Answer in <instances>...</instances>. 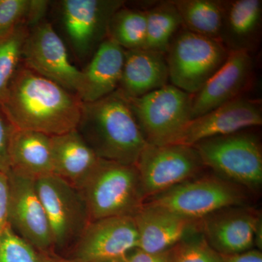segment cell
I'll use <instances>...</instances> for the list:
<instances>
[{
	"mask_svg": "<svg viewBox=\"0 0 262 262\" xmlns=\"http://www.w3.org/2000/svg\"><path fill=\"white\" fill-rule=\"evenodd\" d=\"M82 104L77 95L29 70L22 62L0 100L15 128L50 136L75 130Z\"/></svg>",
	"mask_w": 262,
	"mask_h": 262,
	"instance_id": "obj_1",
	"label": "cell"
},
{
	"mask_svg": "<svg viewBox=\"0 0 262 262\" xmlns=\"http://www.w3.org/2000/svg\"><path fill=\"white\" fill-rule=\"evenodd\" d=\"M76 130L100 159L135 165L147 144L126 98L117 90L83 103Z\"/></svg>",
	"mask_w": 262,
	"mask_h": 262,
	"instance_id": "obj_2",
	"label": "cell"
},
{
	"mask_svg": "<svg viewBox=\"0 0 262 262\" xmlns=\"http://www.w3.org/2000/svg\"><path fill=\"white\" fill-rule=\"evenodd\" d=\"M78 191L90 221L134 215L146 201L135 165L99 159Z\"/></svg>",
	"mask_w": 262,
	"mask_h": 262,
	"instance_id": "obj_3",
	"label": "cell"
},
{
	"mask_svg": "<svg viewBox=\"0 0 262 262\" xmlns=\"http://www.w3.org/2000/svg\"><path fill=\"white\" fill-rule=\"evenodd\" d=\"M206 168L251 192L262 185V148L257 136L244 130L210 138L192 146Z\"/></svg>",
	"mask_w": 262,
	"mask_h": 262,
	"instance_id": "obj_4",
	"label": "cell"
},
{
	"mask_svg": "<svg viewBox=\"0 0 262 262\" xmlns=\"http://www.w3.org/2000/svg\"><path fill=\"white\" fill-rule=\"evenodd\" d=\"M248 192L214 173L201 174L145 202L198 222L227 207L248 206Z\"/></svg>",
	"mask_w": 262,
	"mask_h": 262,
	"instance_id": "obj_5",
	"label": "cell"
},
{
	"mask_svg": "<svg viewBox=\"0 0 262 262\" xmlns=\"http://www.w3.org/2000/svg\"><path fill=\"white\" fill-rule=\"evenodd\" d=\"M125 98L148 144H173L192 120L193 95L171 84L140 97Z\"/></svg>",
	"mask_w": 262,
	"mask_h": 262,
	"instance_id": "obj_6",
	"label": "cell"
},
{
	"mask_svg": "<svg viewBox=\"0 0 262 262\" xmlns=\"http://www.w3.org/2000/svg\"><path fill=\"white\" fill-rule=\"evenodd\" d=\"M229 53L218 41L186 29L179 31L165 54L169 80L184 92L195 94L220 70Z\"/></svg>",
	"mask_w": 262,
	"mask_h": 262,
	"instance_id": "obj_7",
	"label": "cell"
},
{
	"mask_svg": "<svg viewBox=\"0 0 262 262\" xmlns=\"http://www.w3.org/2000/svg\"><path fill=\"white\" fill-rule=\"evenodd\" d=\"M35 183L49 222L53 253H71L91 222L83 198L78 189L53 174Z\"/></svg>",
	"mask_w": 262,
	"mask_h": 262,
	"instance_id": "obj_8",
	"label": "cell"
},
{
	"mask_svg": "<svg viewBox=\"0 0 262 262\" xmlns=\"http://www.w3.org/2000/svg\"><path fill=\"white\" fill-rule=\"evenodd\" d=\"M146 201L201 175L205 166L193 146L146 144L135 164Z\"/></svg>",
	"mask_w": 262,
	"mask_h": 262,
	"instance_id": "obj_9",
	"label": "cell"
},
{
	"mask_svg": "<svg viewBox=\"0 0 262 262\" xmlns=\"http://www.w3.org/2000/svg\"><path fill=\"white\" fill-rule=\"evenodd\" d=\"M56 5L67 42L76 58L83 62L106 39L110 19L125 1L62 0Z\"/></svg>",
	"mask_w": 262,
	"mask_h": 262,
	"instance_id": "obj_10",
	"label": "cell"
},
{
	"mask_svg": "<svg viewBox=\"0 0 262 262\" xmlns=\"http://www.w3.org/2000/svg\"><path fill=\"white\" fill-rule=\"evenodd\" d=\"M24 66L77 95L82 72L72 63L64 41L50 22L29 29L22 51Z\"/></svg>",
	"mask_w": 262,
	"mask_h": 262,
	"instance_id": "obj_11",
	"label": "cell"
},
{
	"mask_svg": "<svg viewBox=\"0 0 262 262\" xmlns=\"http://www.w3.org/2000/svg\"><path fill=\"white\" fill-rule=\"evenodd\" d=\"M261 213L248 206H230L198 221V228L212 249L220 255L261 251Z\"/></svg>",
	"mask_w": 262,
	"mask_h": 262,
	"instance_id": "obj_12",
	"label": "cell"
},
{
	"mask_svg": "<svg viewBox=\"0 0 262 262\" xmlns=\"http://www.w3.org/2000/svg\"><path fill=\"white\" fill-rule=\"evenodd\" d=\"M139 236L132 215L91 221L71 251L75 262H107L122 259L138 247Z\"/></svg>",
	"mask_w": 262,
	"mask_h": 262,
	"instance_id": "obj_13",
	"label": "cell"
},
{
	"mask_svg": "<svg viewBox=\"0 0 262 262\" xmlns=\"http://www.w3.org/2000/svg\"><path fill=\"white\" fill-rule=\"evenodd\" d=\"M9 224L15 233L42 253H53L46 210L35 180L9 171Z\"/></svg>",
	"mask_w": 262,
	"mask_h": 262,
	"instance_id": "obj_14",
	"label": "cell"
},
{
	"mask_svg": "<svg viewBox=\"0 0 262 262\" xmlns=\"http://www.w3.org/2000/svg\"><path fill=\"white\" fill-rule=\"evenodd\" d=\"M261 125V102L241 97L191 120L171 144L192 146L205 139Z\"/></svg>",
	"mask_w": 262,
	"mask_h": 262,
	"instance_id": "obj_15",
	"label": "cell"
},
{
	"mask_svg": "<svg viewBox=\"0 0 262 262\" xmlns=\"http://www.w3.org/2000/svg\"><path fill=\"white\" fill-rule=\"evenodd\" d=\"M254 63L251 53L230 51L224 64L193 95L192 120L243 97L253 82Z\"/></svg>",
	"mask_w": 262,
	"mask_h": 262,
	"instance_id": "obj_16",
	"label": "cell"
},
{
	"mask_svg": "<svg viewBox=\"0 0 262 262\" xmlns=\"http://www.w3.org/2000/svg\"><path fill=\"white\" fill-rule=\"evenodd\" d=\"M137 229L138 248L159 253L174 247L189 234L199 231L198 222L144 202L133 215Z\"/></svg>",
	"mask_w": 262,
	"mask_h": 262,
	"instance_id": "obj_17",
	"label": "cell"
},
{
	"mask_svg": "<svg viewBox=\"0 0 262 262\" xmlns=\"http://www.w3.org/2000/svg\"><path fill=\"white\" fill-rule=\"evenodd\" d=\"M125 50L106 37L84 70L77 96L83 103L94 102L118 89L123 68Z\"/></svg>",
	"mask_w": 262,
	"mask_h": 262,
	"instance_id": "obj_18",
	"label": "cell"
},
{
	"mask_svg": "<svg viewBox=\"0 0 262 262\" xmlns=\"http://www.w3.org/2000/svg\"><path fill=\"white\" fill-rule=\"evenodd\" d=\"M261 0L223 1L221 42L230 51L251 53L259 45Z\"/></svg>",
	"mask_w": 262,
	"mask_h": 262,
	"instance_id": "obj_19",
	"label": "cell"
},
{
	"mask_svg": "<svg viewBox=\"0 0 262 262\" xmlns=\"http://www.w3.org/2000/svg\"><path fill=\"white\" fill-rule=\"evenodd\" d=\"M165 55L149 50L125 51L123 68L118 86L125 97L138 98L168 84Z\"/></svg>",
	"mask_w": 262,
	"mask_h": 262,
	"instance_id": "obj_20",
	"label": "cell"
},
{
	"mask_svg": "<svg viewBox=\"0 0 262 262\" xmlns=\"http://www.w3.org/2000/svg\"><path fill=\"white\" fill-rule=\"evenodd\" d=\"M53 174L78 189L97 164V155L77 130L51 136Z\"/></svg>",
	"mask_w": 262,
	"mask_h": 262,
	"instance_id": "obj_21",
	"label": "cell"
},
{
	"mask_svg": "<svg viewBox=\"0 0 262 262\" xmlns=\"http://www.w3.org/2000/svg\"><path fill=\"white\" fill-rule=\"evenodd\" d=\"M10 171L37 179L53 174L51 136L15 129L10 146Z\"/></svg>",
	"mask_w": 262,
	"mask_h": 262,
	"instance_id": "obj_22",
	"label": "cell"
},
{
	"mask_svg": "<svg viewBox=\"0 0 262 262\" xmlns=\"http://www.w3.org/2000/svg\"><path fill=\"white\" fill-rule=\"evenodd\" d=\"M172 2L178 10L184 29L221 42L223 1L172 0Z\"/></svg>",
	"mask_w": 262,
	"mask_h": 262,
	"instance_id": "obj_23",
	"label": "cell"
},
{
	"mask_svg": "<svg viewBox=\"0 0 262 262\" xmlns=\"http://www.w3.org/2000/svg\"><path fill=\"white\" fill-rule=\"evenodd\" d=\"M146 12V37L144 49L166 54L179 29L182 18L172 0L160 2Z\"/></svg>",
	"mask_w": 262,
	"mask_h": 262,
	"instance_id": "obj_24",
	"label": "cell"
},
{
	"mask_svg": "<svg viewBox=\"0 0 262 262\" xmlns=\"http://www.w3.org/2000/svg\"><path fill=\"white\" fill-rule=\"evenodd\" d=\"M146 37V10L125 8L124 5L110 19L107 37L125 51L144 49Z\"/></svg>",
	"mask_w": 262,
	"mask_h": 262,
	"instance_id": "obj_25",
	"label": "cell"
},
{
	"mask_svg": "<svg viewBox=\"0 0 262 262\" xmlns=\"http://www.w3.org/2000/svg\"><path fill=\"white\" fill-rule=\"evenodd\" d=\"M29 32L27 26L20 24L6 36L0 37V100L21 63L22 51Z\"/></svg>",
	"mask_w": 262,
	"mask_h": 262,
	"instance_id": "obj_26",
	"label": "cell"
},
{
	"mask_svg": "<svg viewBox=\"0 0 262 262\" xmlns=\"http://www.w3.org/2000/svg\"><path fill=\"white\" fill-rule=\"evenodd\" d=\"M0 262H45L43 253L15 233L10 226L0 235Z\"/></svg>",
	"mask_w": 262,
	"mask_h": 262,
	"instance_id": "obj_27",
	"label": "cell"
},
{
	"mask_svg": "<svg viewBox=\"0 0 262 262\" xmlns=\"http://www.w3.org/2000/svg\"><path fill=\"white\" fill-rule=\"evenodd\" d=\"M171 262H222V255L212 249L198 231L174 246Z\"/></svg>",
	"mask_w": 262,
	"mask_h": 262,
	"instance_id": "obj_28",
	"label": "cell"
},
{
	"mask_svg": "<svg viewBox=\"0 0 262 262\" xmlns=\"http://www.w3.org/2000/svg\"><path fill=\"white\" fill-rule=\"evenodd\" d=\"M29 5L30 0H0V37L20 24L26 25Z\"/></svg>",
	"mask_w": 262,
	"mask_h": 262,
	"instance_id": "obj_29",
	"label": "cell"
},
{
	"mask_svg": "<svg viewBox=\"0 0 262 262\" xmlns=\"http://www.w3.org/2000/svg\"><path fill=\"white\" fill-rule=\"evenodd\" d=\"M14 125L0 105V172L8 173L10 170V146Z\"/></svg>",
	"mask_w": 262,
	"mask_h": 262,
	"instance_id": "obj_30",
	"label": "cell"
},
{
	"mask_svg": "<svg viewBox=\"0 0 262 262\" xmlns=\"http://www.w3.org/2000/svg\"><path fill=\"white\" fill-rule=\"evenodd\" d=\"M173 248L159 253L146 252L136 248L127 253L121 260L122 262H171Z\"/></svg>",
	"mask_w": 262,
	"mask_h": 262,
	"instance_id": "obj_31",
	"label": "cell"
},
{
	"mask_svg": "<svg viewBox=\"0 0 262 262\" xmlns=\"http://www.w3.org/2000/svg\"><path fill=\"white\" fill-rule=\"evenodd\" d=\"M9 224V183L7 173L0 172V235Z\"/></svg>",
	"mask_w": 262,
	"mask_h": 262,
	"instance_id": "obj_32",
	"label": "cell"
},
{
	"mask_svg": "<svg viewBox=\"0 0 262 262\" xmlns=\"http://www.w3.org/2000/svg\"><path fill=\"white\" fill-rule=\"evenodd\" d=\"M49 5L50 2L46 0H30L28 15L26 21V25L29 29L45 20Z\"/></svg>",
	"mask_w": 262,
	"mask_h": 262,
	"instance_id": "obj_33",
	"label": "cell"
},
{
	"mask_svg": "<svg viewBox=\"0 0 262 262\" xmlns=\"http://www.w3.org/2000/svg\"><path fill=\"white\" fill-rule=\"evenodd\" d=\"M222 262H262V253L260 250L253 248L237 254L222 255Z\"/></svg>",
	"mask_w": 262,
	"mask_h": 262,
	"instance_id": "obj_34",
	"label": "cell"
},
{
	"mask_svg": "<svg viewBox=\"0 0 262 262\" xmlns=\"http://www.w3.org/2000/svg\"><path fill=\"white\" fill-rule=\"evenodd\" d=\"M45 262H75L70 258H66L55 253H42Z\"/></svg>",
	"mask_w": 262,
	"mask_h": 262,
	"instance_id": "obj_35",
	"label": "cell"
},
{
	"mask_svg": "<svg viewBox=\"0 0 262 262\" xmlns=\"http://www.w3.org/2000/svg\"><path fill=\"white\" fill-rule=\"evenodd\" d=\"M107 262H122L121 259L120 260H115V261H107Z\"/></svg>",
	"mask_w": 262,
	"mask_h": 262,
	"instance_id": "obj_36",
	"label": "cell"
}]
</instances>
